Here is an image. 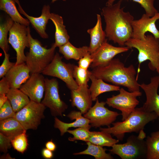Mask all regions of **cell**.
Returning <instances> with one entry per match:
<instances>
[{"instance_id": "obj_1", "label": "cell", "mask_w": 159, "mask_h": 159, "mask_svg": "<svg viewBox=\"0 0 159 159\" xmlns=\"http://www.w3.org/2000/svg\"><path fill=\"white\" fill-rule=\"evenodd\" d=\"M123 0L116 3L106 6L102 9L101 13L105 23V32L110 40L120 46L132 38L133 30L132 23L133 16L129 12L124 11L121 7Z\"/></svg>"}, {"instance_id": "obj_2", "label": "cell", "mask_w": 159, "mask_h": 159, "mask_svg": "<svg viewBox=\"0 0 159 159\" xmlns=\"http://www.w3.org/2000/svg\"><path fill=\"white\" fill-rule=\"evenodd\" d=\"M91 72L95 77L126 87L130 92L140 91L135 67L131 64L126 67L119 59L113 58L105 65L93 68Z\"/></svg>"}, {"instance_id": "obj_3", "label": "cell", "mask_w": 159, "mask_h": 159, "mask_svg": "<svg viewBox=\"0 0 159 159\" xmlns=\"http://www.w3.org/2000/svg\"><path fill=\"white\" fill-rule=\"evenodd\" d=\"M157 118L158 116L155 112H148L142 107H136L124 120L113 122L112 127H100V130L112 135L119 140H122L126 133L140 132L147 124Z\"/></svg>"}, {"instance_id": "obj_4", "label": "cell", "mask_w": 159, "mask_h": 159, "mask_svg": "<svg viewBox=\"0 0 159 159\" xmlns=\"http://www.w3.org/2000/svg\"><path fill=\"white\" fill-rule=\"evenodd\" d=\"M125 46L129 49L134 48L137 49L138 53V62L136 78L138 79L140 71V66L143 62L150 61L148 64L149 68L156 71L159 74V40L152 35H145L144 39L131 38L125 43Z\"/></svg>"}, {"instance_id": "obj_5", "label": "cell", "mask_w": 159, "mask_h": 159, "mask_svg": "<svg viewBox=\"0 0 159 159\" xmlns=\"http://www.w3.org/2000/svg\"><path fill=\"white\" fill-rule=\"evenodd\" d=\"M29 37V50L26 54L25 63L31 74L42 73L53 59L56 47L54 43L49 49L43 47L39 41L32 37L30 32Z\"/></svg>"}, {"instance_id": "obj_6", "label": "cell", "mask_w": 159, "mask_h": 159, "mask_svg": "<svg viewBox=\"0 0 159 159\" xmlns=\"http://www.w3.org/2000/svg\"><path fill=\"white\" fill-rule=\"evenodd\" d=\"M62 57L57 52L51 62L42 72V74L58 78L64 82L70 90L76 89L79 86L73 75L74 65L62 61Z\"/></svg>"}, {"instance_id": "obj_7", "label": "cell", "mask_w": 159, "mask_h": 159, "mask_svg": "<svg viewBox=\"0 0 159 159\" xmlns=\"http://www.w3.org/2000/svg\"><path fill=\"white\" fill-rule=\"evenodd\" d=\"M30 32L29 26L14 22L10 30L9 42L16 52L15 65L25 62L26 56L24 50L26 47H29V33Z\"/></svg>"}, {"instance_id": "obj_8", "label": "cell", "mask_w": 159, "mask_h": 159, "mask_svg": "<svg viewBox=\"0 0 159 159\" xmlns=\"http://www.w3.org/2000/svg\"><path fill=\"white\" fill-rule=\"evenodd\" d=\"M119 93L116 95L107 98L106 103L109 107L120 110L121 112L122 120H125L135 110L139 104L137 97L141 96L140 91L128 92L120 88Z\"/></svg>"}, {"instance_id": "obj_9", "label": "cell", "mask_w": 159, "mask_h": 159, "mask_svg": "<svg viewBox=\"0 0 159 159\" xmlns=\"http://www.w3.org/2000/svg\"><path fill=\"white\" fill-rule=\"evenodd\" d=\"M46 107L41 103L30 100V102L19 111L16 112L15 118L25 130H36L45 116Z\"/></svg>"}, {"instance_id": "obj_10", "label": "cell", "mask_w": 159, "mask_h": 159, "mask_svg": "<svg viewBox=\"0 0 159 159\" xmlns=\"http://www.w3.org/2000/svg\"><path fill=\"white\" fill-rule=\"evenodd\" d=\"M45 94L41 103L49 108L51 115L62 117L68 105L62 100L59 94V83L55 78H45Z\"/></svg>"}, {"instance_id": "obj_11", "label": "cell", "mask_w": 159, "mask_h": 159, "mask_svg": "<svg viewBox=\"0 0 159 159\" xmlns=\"http://www.w3.org/2000/svg\"><path fill=\"white\" fill-rule=\"evenodd\" d=\"M139 136L132 135L129 136L125 143H116L109 150L110 152L116 154L122 159H132L139 158L146 155L145 141Z\"/></svg>"}, {"instance_id": "obj_12", "label": "cell", "mask_w": 159, "mask_h": 159, "mask_svg": "<svg viewBox=\"0 0 159 159\" xmlns=\"http://www.w3.org/2000/svg\"><path fill=\"white\" fill-rule=\"evenodd\" d=\"M105 102H100L97 98L95 105L84 114L89 119L91 127L97 128L101 126H110L120 114L109 110L105 107Z\"/></svg>"}, {"instance_id": "obj_13", "label": "cell", "mask_w": 159, "mask_h": 159, "mask_svg": "<svg viewBox=\"0 0 159 159\" xmlns=\"http://www.w3.org/2000/svg\"><path fill=\"white\" fill-rule=\"evenodd\" d=\"M130 49L127 46H114L106 39L94 52L91 54L93 59L90 67L93 69L108 64L117 55L127 52Z\"/></svg>"}, {"instance_id": "obj_14", "label": "cell", "mask_w": 159, "mask_h": 159, "mask_svg": "<svg viewBox=\"0 0 159 159\" xmlns=\"http://www.w3.org/2000/svg\"><path fill=\"white\" fill-rule=\"evenodd\" d=\"M159 20V12L150 17L145 13L140 19L134 20L132 23L133 30L132 38L140 39H145V33L149 32L159 40V30L157 28L155 23Z\"/></svg>"}, {"instance_id": "obj_15", "label": "cell", "mask_w": 159, "mask_h": 159, "mask_svg": "<svg viewBox=\"0 0 159 159\" xmlns=\"http://www.w3.org/2000/svg\"><path fill=\"white\" fill-rule=\"evenodd\" d=\"M45 89V78L41 73L32 74L19 89L30 100L40 103Z\"/></svg>"}, {"instance_id": "obj_16", "label": "cell", "mask_w": 159, "mask_h": 159, "mask_svg": "<svg viewBox=\"0 0 159 159\" xmlns=\"http://www.w3.org/2000/svg\"><path fill=\"white\" fill-rule=\"evenodd\" d=\"M139 86L144 91L146 97V101L142 107L148 112H155L159 120V95L158 93L159 75L151 77L149 83H143L139 84Z\"/></svg>"}, {"instance_id": "obj_17", "label": "cell", "mask_w": 159, "mask_h": 159, "mask_svg": "<svg viewBox=\"0 0 159 159\" xmlns=\"http://www.w3.org/2000/svg\"><path fill=\"white\" fill-rule=\"evenodd\" d=\"M15 1L18 5V9L19 13L26 17L40 37L44 39L48 38L49 36L46 32V30L47 25L51 15L50 6L49 5H44L40 16L39 17H34L28 15L24 11L19 0Z\"/></svg>"}, {"instance_id": "obj_18", "label": "cell", "mask_w": 159, "mask_h": 159, "mask_svg": "<svg viewBox=\"0 0 159 159\" xmlns=\"http://www.w3.org/2000/svg\"><path fill=\"white\" fill-rule=\"evenodd\" d=\"M71 104L75 107L82 114H84L92 107L93 101L88 86H79L71 90Z\"/></svg>"}, {"instance_id": "obj_19", "label": "cell", "mask_w": 159, "mask_h": 159, "mask_svg": "<svg viewBox=\"0 0 159 159\" xmlns=\"http://www.w3.org/2000/svg\"><path fill=\"white\" fill-rule=\"evenodd\" d=\"M82 114L80 111H71L67 116L71 120L75 121L69 123L62 122L56 117L54 118V127L59 130L61 136L63 135L71 127H83L89 130L91 127L90 120L82 116Z\"/></svg>"}, {"instance_id": "obj_20", "label": "cell", "mask_w": 159, "mask_h": 159, "mask_svg": "<svg viewBox=\"0 0 159 159\" xmlns=\"http://www.w3.org/2000/svg\"><path fill=\"white\" fill-rule=\"evenodd\" d=\"M30 70L25 62L15 65L6 74L10 88L19 89L29 78Z\"/></svg>"}, {"instance_id": "obj_21", "label": "cell", "mask_w": 159, "mask_h": 159, "mask_svg": "<svg viewBox=\"0 0 159 159\" xmlns=\"http://www.w3.org/2000/svg\"><path fill=\"white\" fill-rule=\"evenodd\" d=\"M97 21L95 25L87 31L90 36L89 51L91 54L94 52L106 39L105 32L102 29L101 16L97 14Z\"/></svg>"}, {"instance_id": "obj_22", "label": "cell", "mask_w": 159, "mask_h": 159, "mask_svg": "<svg viewBox=\"0 0 159 159\" xmlns=\"http://www.w3.org/2000/svg\"><path fill=\"white\" fill-rule=\"evenodd\" d=\"M50 19L54 24L55 28V42L54 44L56 47H59L69 42L70 37L61 16L56 14L51 13Z\"/></svg>"}, {"instance_id": "obj_23", "label": "cell", "mask_w": 159, "mask_h": 159, "mask_svg": "<svg viewBox=\"0 0 159 159\" xmlns=\"http://www.w3.org/2000/svg\"><path fill=\"white\" fill-rule=\"evenodd\" d=\"M90 79L92 82L89 89L93 101H96L97 97L103 93L119 91L120 88L119 86L110 85L105 82L102 79L95 77L92 74Z\"/></svg>"}, {"instance_id": "obj_24", "label": "cell", "mask_w": 159, "mask_h": 159, "mask_svg": "<svg viewBox=\"0 0 159 159\" xmlns=\"http://www.w3.org/2000/svg\"><path fill=\"white\" fill-rule=\"evenodd\" d=\"M19 122L14 117L0 120V132L12 139L24 130Z\"/></svg>"}, {"instance_id": "obj_25", "label": "cell", "mask_w": 159, "mask_h": 159, "mask_svg": "<svg viewBox=\"0 0 159 159\" xmlns=\"http://www.w3.org/2000/svg\"><path fill=\"white\" fill-rule=\"evenodd\" d=\"M15 0H0V9L7 14L14 22L28 26L30 22L20 14Z\"/></svg>"}, {"instance_id": "obj_26", "label": "cell", "mask_w": 159, "mask_h": 159, "mask_svg": "<svg viewBox=\"0 0 159 159\" xmlns=\"http://www.w3.org/2000/svg\"><path fill=\"white\" fill-rule=\"evenodd\" d=\"M59 48V52L67 60L73 59L78 60L87 54L90 53L89 51V47L84 46L77 48L69 42Z\"/></svg>"}, {"instance_id": "obj_27", "label": "cell", "mask_w": 159, "mask_h": 159, "mask_svg": "<svg viewBox=\"0 0 159 159\" xmlns=\"http://www.w3.org/2000/svg\"><path fill=\"white\" fill-rule=\"evenodd\" d=\"M6 96L15 112L20 111L30 101L29 97L19 89L10 88Z\"/></svg>"}, {"instance_id": "obj_28", "label": "cell", "mask_w": 159, "mask_h": 159, "mask_svg": "<svg viewBox=\"0 0 159 159\" xmlns=\"http://www.w3.org/2000/svg\"><path fill=\"white\" fill-rule=\"evenodd\" d=\"M118 139L112 138L111 135L106 132L91 131L90 134L87 142L102 147H112L119 142Z\"/></svg>"}, {"instance_id": "obj_29", "label": "cell", "mask_w": 159, "mask_h": 159, "mask_svg": "<svg viewBox=\"0 0 159 159\" xmlns=\"http://www.w3.org/2000/svg\"><path fill=\"white\" fill-rule=\"evenodd\" d=\"M146 158L147 159H159V131L152 132L147 136Z\"/></svg>"}, {"instance_id": "obj_30", "label": "cell", "mask_w": 159, "mask_h": 159, "mask_svg": "<svg viewBox=\"0 0 159 159\" xmlns=\"http://www.w3.org/2000/svg\"><path fill=\"white\" fill-rule=\"evenodd\" d=\"M86 143L87 145L86 149L82 151L74 153L73 155H89L93 156L96 159L113 158L110 154L106 152L107 149L104 148L103 147L95 145L89 142Z\"/></svg>"}, {"instance_id": "obj_31", "label": "cell", "mask_w": 159, "mask_h": 159, "mask_svg": "<svg viewBox=\"0 0 159 159\" xmlns=\"http://www.w3.org/2000/svg\"><path fill=\"white\" fill-rule=\"evenodd\" d=\"M14 22V21L9 17L7 18L3 22L0 23V47L3 52L7 53L9 49L8 34Z\"/></svg>"}, {"instance_id": "obj_32", "label": "cell", "mask_w": 159, "mask_h": 159, "mask_svg": "<svg viewBox=\"0 0 159 159\" xmlns=\"http://www.w3.org/2000/svg\"><path fill=\"white\" fill-rule=\"evenodd\" d=\"M91 71L74 65L73 71V77L79 86H88V82L90 80L92 74Z\"/></svg>"}, {"instance_id": "obj_33", "label": "cell", "mask_w": 159, "mask_h": 159, "mask_svg": "<svg viewBox=\"0 0 159 159\" xmlns=\"http://www.w3.org/2000/svg\"><path fill=\"white\" fill-rule=\"evenodd\" d=\"M26 131V130H24L22 133L11 140L14 149L21 153H23L27 150L28 145Z\"/></svg>"}, {"instance_id": "obj_34", "label": "cell", "mask_w": 159, "mask_h": 159, "mask_svg": "<svg viewBox=\"0 0 159 159\" xmlns=\"http://www.w3.org/2000/svg\"><path fill=\"white\" fill-rule=\"evenodd\" d=\"M116 0H108L106 6L111 5ZM155 0H132L134 2L139 4L144 9L145 14L150 17L153 16L158 12L154 6Z\"/></svg>"}, {"instance_id": "obj_35", "label": "cell", "mask_w": 159, "mask_h": 159, "mask_svg": "<svg viewBox=\"0 0 159 159\" xmlns=\"http://www.w3.org/2000/svg\"><path fill=\"white\" fill-rule=\"evenodd\" d=\"M67 132L73 135V137H69L68 140L70 141L77 140L87 142L90 135L91 131L89 130L83 128L78 127L74 130H68Z\"/></svg>"}, {"instance_id": "obj_36", "label": "cell", "mask_w": 159, "mask_h": 159, "mask_svg": "<svg viewBox=\"0 0 159 159\" xmlns=\"http://www.w3.org/2000/svg\"><path fill=\"white\" fill-rule=\"evenodd\" d=\"M16 114L10 102L8 100L0 108V120L10 118H15Z\"/></svg>"}, {"instance_id": "obj_37", "label": "cell", "mask_w": 159, "mask_h": 159, "mask_svg": "<svg viewBox=\"0 0 159 159\" xmlns=\"http://www.w3.org/2000/svg\"><path fill=\"white\" fill-rule=\"evenodd\" d=\"M4 58L0 67V78L5 76L9 70L15 65V63L10 62L9 60V54L5 52H4Z\"/></svg>"}, {"instance_id": "obj_38", "label": "cell", "mask_w": 159, "mask_h": 159, "mask_svg": "<svg viewBox=\"0 0 159 159\" xmlns=\"http://www.w3.org/2000/svg\"><path fill=\"white\" fill-rule=\"evenodd\" d=\"M11 139L0 132V150L6 153L12 145Z\"/></svg>"}, {"instance_id": "obj_39", "label": "cell", "mask_w": 159, "mask_h": 159, "mask_svg": "<svg viewBox=\"0 0 159 159\" xmlns=\"http://www.w3.org/2000/svg\"><path fill=\"white\" fill-rule=\"evenodd\" d=\"M93 61L91 54L89 53L79 60L78 66L82 68L88 69Z\"/></svg>"}, {"instance_id": "obj_40", "label": "cell", "mask_w": 159, "mask_h": 159, "mask_svg": "<svg viewBox=\"0 0 159 159\" xmlns=\"http://www.w3.org/2000/svg\"><path fill=\"white\" fill-rule=\"evenodd\" d=\"M10 89L9 82L4 76L0 81V94H6Z\"/></svg>"}, {"instance_id": "obj_41", "label": "cell", "mask_w": 159, "mask_h": 159, "mask_svg": "<svg viewBox=\"0 0 159 159\" xmlns=\"http://www.w3.org/2000/svg\"><path fill=\"white\" fill-rule=\"evenodd\" d=\"M42 154L43 157L47 159L52 158L53 156L52 151L46 148L43 149Z\"/></svg>"}, {"instance_id": "obj_42", "label": "cell", "mask_w": 159, "mask_h": 159, "mask_svg": "<svg viewBox=\"0 0 159 159\" xmlns=\"http://www.w3.org/2000/svg\"><path fill=\"white\" fill-rule=\"evenodd\" d=\"M46 148L52 151H54L56 149L55 144L52 140L47 142L45 145Z\"/></svg>"}, {"instance_id": "obj_43", "label": "cell", "mask_w": 159, "mask_h": 159, "mask_svg": "<svg viewBox=\"0 0 159 159\" xmlns=\"http://www.w3.org/2000/svg\"><path fill=\"white\" fill-rule=\"evenodd\" d=\"M8 100L6 95L0 94V108Z\"/></svg>"}, {"instance_id": "obj_44", "label": "cell", "mask_w": 159, "mask_h": 159, "mask_svg": "<svg viewBox=\"0 0 159 159\" xmlns=\"http://www.w3.org/2000/svg\"><path fill=\"white\" fill-rule=\"evenodd\" d=\"M57 0H52V3H54L55 1H57ZM62 0L63 1H65L66 0Z\"/></svg>"}, {"instance_id": "obj_45", "label": "cell", "mask_w": 159, "mask_h": 159, "mask_svg": "<svg viewBox=\"0 0 159 159\" xmlns=\"http://www.w3.org/2000/svg\"></svg>"}]
</instances>
